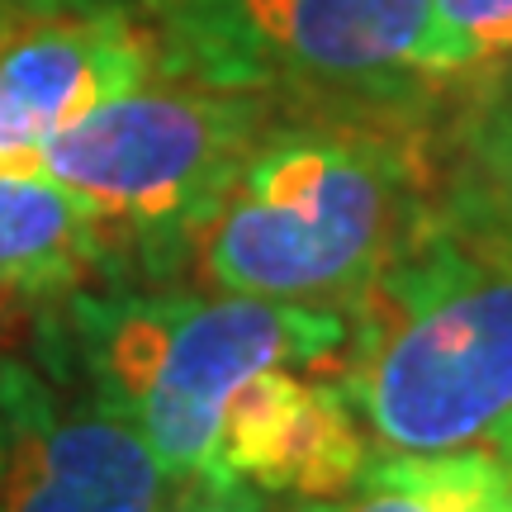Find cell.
Segmentation results:
<instances>
[{
    "label": "cell",
    "instance_id": "6da1fadb",
    "mask_svg": "<svg viewBox=\"0 0 512 512\" xmlns=\"http://www.w3.org/2000/svg\"><path fill=\"white\" fill-rule=\"evenodd\" d=\"M422 176L413 138L389 119L361 110L266 119L166 256L219 294L356 304L418 242Z\"/></svg>",
    "mask_w": 512,
    "mask_h": 512
},
{
    "label": "cell",
    "instance_id": "7a4b0ae2",
    "mask_svg": "<svg viewBox=\"0 0 512 512\" xmlns=\"http://www.w3.org/2000/svg\"><path fill=\"white\" fill-rule=\"evenodd\" d=\"M53 318L62 375L86 384L147 437L176 475L209 484L223 413L271 366H328L351 318L252 294L72 290Z\"/></svg>",
    "mask_w": 512,
    "mask_h": 512
},
{
    "label": "cell",
    "instance_id": "3957f363",
    "mask_svg": "<svg viewBox=\"0 0 512 512\" xmlns=\"http://www.w3.org/2000/svg\"><path fill=\"white\" fill-rule=\"evenodd\" d=\"M356 304L337 384L370 446L479 451L512 413V242H413Z\"/></svg>",
    "mask_w": 512,
    "mask_h": 512
},
{
    "label": "cell",
    "instance_id": "277c9868",
    "mask_svg": "<svg viewBox=\"0 0 512 512\" xmlns=\"http://www.w3.org/2000/svg\"><path fill=\"white\" fill-rule=\"evenodd\" d=\"M266 95L157 72L34 152L0 157L5 176H43L72 190L124 242L166 256L185 223L266 128Z\"/></svg>",
    "mask_w": 512,
    "mask_h": 512
},
{
    "label": "cell",
    "instance_id": "5b68a950",
    "mask_svg": "<svg viewBox=\"0 0 512 512\" xmlns=\"http://www.w3.org/2000/svg\"><path fill=\"white\" fill-rule=\"evenodd\" d=\"M157 72L332 100H389L427 72L432 0H133Z\"/></svg>",
    "mask_w": 512,
    "mask_h": 512
},
{
    "label": "cell",
    "instance_id": "8992f818",
    "mask_svg": "<svg viewBox=\"0 0 512 512\" xmlns=\"http://www.w3.org/2000/svg\"><path fill=\"white\" fill-rule=\"evenodd\" d=\"M200 494L86 384L0 356V512H185Z\"/></svg>",
    "mask_w": 512,
    "mask_h": 512
},
{
    "label": "cell",
    "instance_id": "52a82bcc",
    "mask_svg": "<svg viewBox=\"0 0 512 512\" xmlns=\"http://www.w3.org/2000/svg\"><path fill=\"white\" fill-rule=\"evenodd\" d=\"M147 76L157 48L128 5H67L0 29V157L53 143Z\"/></svg>",
    "mask_w": 512,
    "mask_h": 512
},
{
    "label": "cell",
    "instance_id": "ba28073f",
    "mask_svg": "<svg viewBox=\"0 0 512 512\" xmlns=\"http://www.w3.org/2000/svg\"><path fill=\"white\" fill-rule=\"evenodd\" d=\"M370 465V437L337 380L304 366H271L242 384L223 413L209 484H247L256 494L332 498L347 494Z\"/></svg>",
    "mask_w": 512,
    "mask_h": 512
},
{
    "label": "cell",
    "instance_id": "9c48e42d",
    "mask_svg": "<svg viewBox=\"0 0 512 512\" xmlns=\"http://www.w3.org/2000/svg\"><path fill=\"white\" fill-rule=\"evenodd\" d=\"M119 238L72 190L0 171V299L72 294L114 266Z\"/></svg>",
    "mask_w": 512,
    "mask_h": 512
},
{
    "label": "cell",
    "instance_id": "30bf717a",
    "mask_svg": "<svg viewBox=\"0 0 512 512\" xmlns=\"http://www.w3.org/2000/svg\"><path fill=\"white\" fill-rule=\"evenodd\" d=\"M508 475L489 451H441V456H384L347 494L304 498L294 512H475L479 498Z\"/></svg>",
    "mask_w": 512,
    "mask_h": 512
},
{
    "label": "cell",
    "instance_id": "8fae6325",
    "mask_svg": "<svg viewBox=\"0 0 512 512\" xmlns=\"http://www.w3.org/2000/svg\"><path fill=\"white\" fill-rule=\"evenodd\" d=\"M512 57V0H432L427 72L456 76Z\"/></svg>",
    "mask_w": 512,
    "mask_h": 512
},
{
    "label": "cell",
    "instance_id": "7c38bea8",
    "mask_svg": "<svg viewBox=\"0 0 512 512\" xmlns=\"http://www.w3.org/2000/svg\"><path fill=\"white\" fill-rule=\"evenodd\" d=\"M185 512H266V494H256L247 484H228V489H204Z\"/></svg>",
    "mask_w": 512,
    "mask_h": 512
},
{
    "label": "cell",
    "instance_id": "4fadbf2b",
    "mask_svg": "<svg viewBox=\"0 0 512 512\" xmlns=\"http://www.w3.org/2000/svg\"><path fill=\"white\" fill-rule=\"evenodd\" d=\"M489 166H494V176H498V185H503V195L512 200V105H508V114H503L498 133L489 138Z\"/></svg>",
    "mask_w": 512,
    "mask_h": 512
},
{
    "label": "cell",
    "instance_id": "5bb4252c",
    "mask_svg": "<svg viewBox=\"0 0 512 512\" xmlns=\"http://www.w3.org/2000/svg\"><path fill=\"white\" fill-rule=\"evenodd\" d=\"M479 451H489V456H498V460H503V465L512 470V413H508L503 422H498V427L489 432V437H484V446H479Z\"/></svg>",
    "mask_w": 512,
    "mask_h": 512
},
{
    "label": "cell",
    "instance_id": "9a60e30c",
    "mask_svg": "<svg viewBox=\"0 0 512 512\" xmlns=\"http://www.w3.org/2000/svg\"><path fill=\"white\" fill-rule=\"evenodd\" d=\"M475 512H512V470H508L503 479H498L489 494L479 498V508H475Z\"/></svg>",
    "mask_w": 512,
    "mask_h": 512
},
{
    "label": "cell",
    "instance_id": "2e32d148",
    "mask_svg": "<svg viewBox=\"0 0 512 512\" xmlns=\"http://www.w3.org/2000/svg\"><path fill=\"white\" fill-rule=\"evenodd\" d=\"M38 10H67V5H95V0H34Z\"/></svg>",
    "mask_w": 512,
    "mask_h": 512
}]
</instances>
